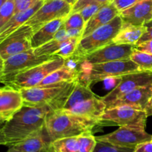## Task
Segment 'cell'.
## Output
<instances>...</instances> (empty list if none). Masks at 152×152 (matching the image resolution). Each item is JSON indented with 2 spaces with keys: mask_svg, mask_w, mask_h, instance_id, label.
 Instances as JSON below:
<instances>
[{
  "mask_svg": "<svg viewBox=\"0 0 152 152\" xmlns=\"http://www.w3.org/2000/svg\"><path fill=\"white\" fill-rule=\"evenodd\" d=\"M145 110H140L129 107H116L107 108L101 116L100 125L128 126L145 130L147 120Z\"/></svg>",
  "mask_w": 152,
  "mask_h": 152,
  "instance_id": "7",
  "label": "cell"
},
{
  "mask_svg": "<svg viewBox=\"0 0 152 152\" xmlns=\"http://www.w3.org/2000/svg\"><path fill=\"white\" fill-rule=\"evenodd\" d=\"M64 25L66 30L78 29L83 31L86 26V22L80 12H76L70 13L67 16L64 22Z\"/></svg>",
  "mask_w": 152,
  "mask_h": 152,
  "instance_id": "28",
  "label": "cell"
},
{
  "mask_svg": "<svg viewBox=\"0 0 152 152\" xmlns=\"http://www.w3.org/2000/svg\"><path fill=\"white\" fill-rule=\"evenodd\" d=\"M23 106V98L19 89L5 85L0 87V122L10 120Z\"/></svg>",
  "mask_w": 152,
  "mask_h": 152,
  "instance_id": "15",
  "label": "cell"
},
{
  "mask_svg": "<svg viewBox=\"0 0 152 152\" xmlns=\"http://www.w3.org/2000/svg\"><path fill=\"white\" fill-rule=\"evenodd\" d=\"M98 125H100L99 120L78 116L60 109L48 114L45 128L51 144L52 142L59 139L92 133L94 128Z\"/></svg>",
  "mask_w": 152,
  "mask_h": 152,
  "instance_id": "2",
  "label": "cell"
},
{
  "mask_svg": "<svg viewBox=\"0 0 152 152\" xmlns=\"http://www.w3.org/2000/svg\"><path fill=\"white\" fill-rule=\"evenodd\" d=\"M42 1H46V0H42Z\"/></svg>",
  "mask_w": 152,
  "mask_h": 152,
  "instance_id": "48",
  "label": "cell"
},
{
  "mask_svg": "<svg viewBox=\"0 0 152 152\" xmlns=\"http://www.w3.org/2000/svg\"><path fill=\"white\" fill-rule=\"evenodd\" d=\"M7 1V0H0V7H1Z\"/></svg>",
  "mask_w": 152,
  "mask_h": 152,
  "instance_id": "46",
  "label": "cell"
},
{
  "mask_svg": "<svg viewBox=\"0 0 152 152\" xmlns=\"http://www.w3.org/2000/svg\"><path fill=\"white\" fill-rule=\"evenodd\" d=\"M143 26L145 27L146 31H145V34L141 37V38L140 39V40L138 41V43H137V45H139L140 43H144V42L148 41V40H152V19L148 21V22H145L143 24ZM136 46V45H135Z\"/></svg>",
  "mask_w": 152,
  "mask_h": 152,
  "instance_id": "36",
  "label": "cell"
},
{
  "mask_svg": "<svg viewBox=\"0 0 152 152\" xmlns=\"http://www.w3.org/2000/svg\"><path fill=\"white\" fill-rule=\"evenodd\" d=\"M15 10L14 1L7 0L0 7V29L7 23L9 19L13 16Z\"/></svg>",
  "mask_w": 152,
  "mask_h": 152,
  "instance_id": "29",
  "label": "cell"
},
{
  "mask_svg": "<svg viewBox=\"0 0 152 152\" xmlns=\"http://www.w3.org/2000/svg\"><path fill=\"white\" fill-rule=\"evenodd\" d=\"M131 59L136 63L142 70L152 72V55L151 54L145 53L134 49Z\"/></svg>",
  "mask_w": 152,
  "mask_h": 152,
  "instance_id": "27",
  "label": "cell"
},
{
  "mask_svg": "<svg viewBox=\"0 0 152 152\" xmlns=\"http://www.w3.org/2000/svg\"><path fill=\"white\" fill-rule=\"evenodd\" d=\"M123 23L135 26L143 25L152 19V0H141L131 7L120 12Z\"/></svg>",
  "mask_w": 152,
  "mask_h": 152,
  "instance_id": "17",
  "label": "cell"
},
{
  "mask_svg": "<svg viewBox=\"0 0 152 152\" xmlns=\"http://www.w3.org/2000/svg\"><path fill=\"white\" fill-rule=\"evenodd\" d=\"M65 1H67V2H68L69 3V4H71V5H74V3L76 2V1H77V0H65Z\"/></svg>",
  "mask_w": 152,
  "mask_h": 152,
  "instance_id": "45",
  "label": "cell"
},
{
  "mask_svg": "<svg viewBox=\"0 0 152 152\" xmlns=\"http://www.w3.org/2000/svg\"><path fill=\"white\" fill-rule=\"evenodd\" d=\"M152 135L145 130L128 126H121L115 131L96 137L97 142H107L119 147L134 148L137 145L151 140Z\"/></svg>",
  "mask_w": 152,
  "mask_h": 152,
  "instance_id": "10",
  "label": "cell"
},
{
  "mask_svg": "<svg viewBox=\"0 0 152 152\" xmlns=\"http://www.w3.org/2000/svg\"><path fill=\"white\" fill-rule=\"evenodd\" d=\"M77 80L50 86L19 89L23 105L37 107L49 106L53 110L63 109Z\"/></svg>",
  "mask_w": 152,
  "mask_h": 152,
  "instance_id": "3",
  "label": "cell"
},
{
  "mask_svg": "<svg viewBox=\"0 0 152 152\" xmlns=\"http://www.w3.org/2000/svg\"><path fill=\"white\" fill-rule=\"evenodd\" d=\"M50 145V141L44 128L11 147L22 152H41L48 148Z\"/></svg>",
  "mask_w": 152,
  "mask_h": 152,
  "instance_id": "21",
  "label": "cell"
},
{
  "mask_svg": "<svg viewBox=\"0 0 152 152\" xmlns=\"http://www.w3.org/2000/svg\"><path fill=\"white\" fill-rule=\"evenodd\" d=\"M66 18L56 19L45 24L34 33L31 38L33 49H37L53 39L58 30L65 22Z\"/></svg>",
  "mask_w": 152,
  "mask_h": 152,
  "instance_id": "23",
  "label": "cell"
},
{
  "mask_svg": "<svg viewBox=\"0 0 152 152\" xmlns=\"http://www.w3.org/2000/svg\"><path fill=\"white\" fill-rule=\"evenodd\" d=\"M71 9L72 5L65 0H46L25 24L30 25L35 32L54 19L66 18Z\"/></svg>",
  "mask_w": 152,
  "mask_h": 152,
  "instance_id": "8",
  "label": "cell"
},
{
  "mask_svg": "<svg viewBox=\"0 0 152 152\" xmlns=\"http://www.w3.org/2000/svg\"><path fill=\"white\" fill-rule=\"evenodd\" d=\"M140 1L141 0H113L112 3L117 7V10L120 12L122 10H126L128 7H131Z\"/></svg>",
  "mask_w": 152,
  "mask_h": 152,
  "instance_id": "35",
  "label": "cell"
},
{
  "mask_svg": "<svg viewBox=\"0 0 152 152\" xmlns=\"http://www.w3.org/2000/svg\"><path fill=\"white\" fill-rule=\"evenodd\" d=\"M1 79H2V72L0 71V83L1 82Z\"/></svg>",
  "mask_w": 152,
  "mask_h": 152,
  "instance_id": "47",
  "label": "cell"
},
{
  "mask_svg": "<svg viewBox=\"0 0 152 152\" xmlns=\"http://www.w3.org/2000/svg\"><path fill=\"white\" fill-rule=\"evenodd\" d=\"M141 70L139 66L131 58L102 63L89 64L87 81L90 83L108 78H119L126 75Z\"/></svg>",
  "mask_w": 152,
  "mask_h": 152,
  "instance_id": "6",
  "label": "cell"
},
{
  "mask_svg": "<svg viewBox=\"0 0 152 152\" xmlns=\"http://www.w3.org/2000/svg\"><path fill=\"white\" fill-rule=\"evenodd\" d=\"M151 141H152V138H151Z\"/></svg>",
  "mask_w": 152,
  "mask_h": 152,
  "instance_id": "49",
  "label": "cell"
},
{
  "mask_svg": "<svg viewBox=\"0 0 152 152\" xmlns=\"http://www.w3.org/2000/svg\"><path fill=\"white\" fill-rule=\"evenodd\" d=\"M95 96L96 95L92 92L88 85L83 84L80 80H77L72 92L70 94L69 97L64 105L63 109L70 110L74 107L76 104Z\"/></svg>",
  "mask_w": 152,
  "mask_h": 152,
  "instance_id": "25",
  "label": "cell"
},
{
  "mask_svg": "<svg viewBox=\"0 0 152 152\" xmlns=\"http://www.w3.org/2000/svg\"><path fill=\"white\" fill-rule=\"evenodd\" d=\"M66 31L68 37H73V38H82L83 37V31L78 29H69L66 30Z\"/></svg>",
  "mask_w": 152,
  "mask_h": 152,
  "instance_id": "39",
  "label": "cell"
},
{
  "mask_svg": "<svg viewBox=\"0 0 152 152\" xmlns=\"http://www.w3.org/2000/svg\"><path fill=\"white\" fill-rule=\"evenodd\" d=\"M120 14V11L112 1L104 4L86 24L83 37L88 36L97 28L106 25Z\"/></svg>",
  "mask_w": 152,
  "mask_h": 152,
  "instance_id": "18",
  "label": "cell"
},
{
  "mask_svg": "<svg viewBox=\"0 0 152 152\" xmlns=\"http://www.w3.org/2000/svg\"><path fill=\"white\" fill-rule=\"evenodd\" d=\"M104 4H90V5L86 6L83 7L82 10H80V13L83 16L84 21L86 22L103 6Z\"/></svg>",
  "mask_w": 152,
  "mask_h": 152,
  "instance_id": "33",
  "label": "cell"
},
{
  "mask_svg": "<svg viewBox=\"0 0 152 152\" xmlns=\"http://www.w3.org/2000/svg\"><path fill=\"white\" fill-rule=\"evenodd\" d=\"M145 113H146L147 116H148H148H152V96H151V99H150L149 101H148L146 107H145Z\"/></svg>",
  "mask_w": 152,
  "mask_h": 152,
  "instance_id": "41",
  "label": "cell"
},
{
  "mask_svg": "<svg viewBox=\"0 0 152 152\" xmlns=\"http://www.w3.org/2000/svg\"><path fill=\"white\" fill-rule=\"evenodd\" d=\"M122 25L123 20L118 15L108 24L97 28L88 36L82 37L71 58L76 63H80L84 57L111 43L121 29Z\"/></svg>",
  "mask_w": 152,
  "mask_h": 152,
  "instance_id": "4",
  "label": "cell"
},
{
  "mask_svg": "<svg viewBox=\"0 0 152 152\" xmlns=\"http://www.w3.org/2000/svg\"><path fill=\"white\" fill-rule=\"evenodd\" d=\"M80 71L77 69L75 66L69 65L65 63V65L61 68L55 70L47 76L38 86H45L50 85L59 84V83H67L77 80L80 77Z\"/></svg>",
  "mask_w": 152,
  "mask_h": 152,
  "instance_id": "22",
  "label": "cell"
},
{
  "mask_svg": "<svg viewBox=\"0 0 152 152\" xmlns=\"http://www.w3.org/2000/svg\"><path fill=\"white\" fill-rule=\"evenodd\" d=\"M43 3H44V1L40 0L31 8L14 13L13 16L9 19L8 22L0 29V42L2 41L5 37L10 35L13 31L25 25L31 19V16L42 5Z\"/></svg>",
  "mask_w": 152,
  "mask_h": 152,
  "instance_id": "20",
  "label": "cell"
},
{
  "mask_svg": "<svg viewBox=\"0 0 152 152\" xmlns=\"http://www.w3.org/2000/svg\"><path fill=\"white\" fill-rule=\"evenodd\" d=\"M134 49V46L132 45L117 44L112 42L110 44L103 46L90 55L84 57L80 63L85 62L88 64H96L129 59Z\"/></svg>",
  "mask_w": 152,
  "mask_h": 152,
  "instance_id": "13",
  "label": "cell"
},
{
  "mask_svg": "<svg viewBox=\"0 0 152 152\" xmlns=\"http://www.w3.org/2000/svg\"><path fill=\"white\" fill-rule=\"evenodd\" d=\"M112 1H113V0H112Z\"/></svg>",
  "mask_w": 152,
  "mask_h": 152,
  "instance_id": "50",
  "label": "cell"
},
{
  "mask_svg": "<svg viewBox=\"0 0 152 152\" xmlns=\"http://www.w3.org/2000/svg\"><path fill=\"white\" fill-rule=\"evenodd\" d=\"M80 40H81V38H72L71 41L68 42L66 45L61 48L58 52H56L55 53V55L61 57L65 60L69 59L75 52L77 45H78Z\"/></svg>",
  "mask_w": 152,
  "mask_h": 152,
  "instance_id": "30",
  "label": "cell"
},
{
  "mask_svg": "<svg viewBox=\"0 0 152 152\" xmlns=\"http://www.w3.org/2000/svg\"><path fill=\"white\" fill-rule=\"evenodd\" d=\"M7 152H22V151H19L16 150V149L13 148L12 147H10L8 148V150H7Z\"/></svg>",
  "mask_w": 152,
  "mask_h": 152,
  "instance_id": "42",
  "label": "cell"
},
{
  "mask_svg": "<svg viewBox=\"0 0 152 152\" xmlns=\"http://www.w3.org/2000/svg\"><path fill=\"white\" fill-rule=\"evenodd\" d=\"M119 79L120 82L109 93L101 98L106 104V107L120 97L132 92L134 89L151 85L152 72L141 70L123 75L119 77Z\"/></svg>",
  "mask_w": 152,
  "mask_h": 152,
  "instance_id": "11",
  "label": "cell"
},
{
  "mask_svg": "<svg viewBox=\"0 0 152 152\" xmlns=\"http://www.w3.org/2000/svg\"><path fill=\"white\" fill-rule=\"evenodd\" d=\"M112 0H77L74 5L72 6V9H71V13H76V12H79L80 10L83 8L84 7L90 4H105L107 3L111 2Z\"/></svg>",
  "mask_w": 152,
  "mask_h": 152,
  "instance_id": "32",
  "label": "cell"
},
{
  "mask_svg": "<svg viewBox=\"0 0 152 152\" xmlns=\"http://www.w3.org/2000/svg\"><path fill=\"white\" fill-rule=\"evenodd\" d=\"M3 125H4V123L0 122V145H6V142H5V139H4V134H3V132H2Z\"/></svg>",
  "mask_w": 152,
  "mask_h": 152,
  "instance_id": "40",
  "label": "cell"
},
{
  "mask_svg": "<svg viewBox=\"0 0 152 152\" xmlns=\"http://www.w3.org/2000/svg\"><path fill=\"white\" fill-rule=\"evenodd\" d=\"M105 110H106V104L103 100L101 98H97L95 96L86 100L83 102L79 103L74 107L67 110L78 116L99 120Z\"/></svg>",
  "mask_w": 152,
  "mask_h": 152,
  "instance_id": "19",
  "label": "cell"
},
{
  "mask_svg": "<svg viewBox=\"0 0 152 152\" xmlns=\"http://www.w3.org/2000/svg\"><path fill=\"white\" fill-rule=\"evenodd\" d=\"M56 55H35L34 49L21 52L4 60L2 69V79L1 83L8 80L18 73L41 64L55 58Z\"/></svg>",
  "mask_w": 152,
  "mask_h": 152,
  "instance_id": "9",
  "label": "cell"
},
{
  "mask_svg": "<svg viewBox=\"0 0 152 152\" xmlns=\"http://www.w3.org/2000/svg\"><path fill=\"white\" fill-rule=\"evenodd\" d=\"M34 33L32 28L25 24L0 42V57L3 61L32 49L31 38Z\"/></svg>",
  "mask_w": 152,
  "mask_h": 152,
  "instance_id": "12",
  "label": "cell"
},
{
  "mask_svg": "<svg viewBox=\"0 0 152 152\" xmlns=\"http://www.w3.org/2000/svg\"><path fill=\"white\" fill-rule=\"evenodd\" d=\"M73 37H66L62 40H52L48 42L45 44L34 49L35 55H53L56 52L59 50L61 48L66 45L68 42L72 40Z\"/></svg>",
  "mask_w": 152,
  "mask_h": 152,
  "instance_id": "26",
  "label": "cell"
},
{
  "mask_svg": "<svg viewBox=\"0 0 152 152\" xmlns=\"http://www.w3.org/2000/svg\"><path fill=\"white\" fill-rule=\"evenodd\" d=\"M145 29L143 25L135 26L130 24L123 23L122 28L113 42L117 44H127L135 46L140 39L145 34Z\"/></svg>",
  "mask_w": 152,
  "mask_h": 152,
  "instance_id": "24",
  "label": "cell"
},
{
  "mask_svg": "<svg viewBox=\"0 0 152 152\" xmlns=\"http://www.w3.org/2000/svg\"><path fill=\"white\" fill-rule=\"evenodd\" d=\"M41 152H54V151H53L52 150L51 148H50V146H49L48 148H47L44 149V150H42V151Z\"/></svg>",
  "mask_w": 152,
  "mask_h": 152,
  "instance_id": "44",
  "label": "cell"
},
{
  "mask_svg": "<svg viewBox=\"0 0 152 152\" xmlns=\"http://www.w3.org/2000/svg\"><path fill=\"white\" fill-rule=\"evenodd\" d=\"M134 148L119 147L107 142H97L94 152H134Z\"/></svg>",
  "mask_w": 152,
  "mask_h": 152,
  "instance_id": "31",
  "label": "cell"
},
{
  "mask_svg": "<svg viewBox=\"0 0 152 152\" xmlns=\"http://www.w3.org/2000/svg\"><path fill=\"white\" fill-rule=\"evenodd\" d=\"M3 64H4V61L2 60V58L0 57V71L2 72L3 69Z\"/></svg>",
  "mask_w": 152,
  "mask_h": 152,
  "instance_id": "43",
  "label": "cell"
},
{
  "mask_svg": "<svg viewBox=\"0 0 152 152\" xmlns=\"http://www.w3.org/2000/svg\"><path fill=\"white\" fill-rule=\"evenodd\" d=\"M134 49L140 51V52L152 55V40L144 42V43H140L139 45H136V46H134Z\"/></svg>",
  "mask_w": 152,
  "mask_h": 152,
  "instance_id": "37",
  "label": "cell"
},
{
  "mask_svg": "<svg viewBox=\"0 0 152 152\" xmlns=\"http://www.w3.org/2000/svg\"><path fill=\"white\" fill-rule=\"evenodd\" d=\"M96 142L92 133H86L56 139L52 142L50 147L54 152H94Z\"/></svg>",
  "mask_w": 152,
  "mask_h": 152,
  "instance_id": "14",
  "label": "cell"
},
{
  "mask_svg": "<svg viewBox=\"0 0 152 152\" xmlns=\"http://www.w3.org/2000/svg\"><path fill=\"white\" fill-rule=\"evenodd\" d=\"M53 109L49 106L22 108L4 124L2 132L6 146L11 147L45 128L46 117Z\"/></svg>",
  "mask_w": 152,
  "mask_h": 152,
  "instance_id": "1",
  "label": "cell"
},
{
  "mask_svg": "<svg viewBox=\"0 0 152 152\" xmlns=\"http://www.w3.org/2000/svg\"><path fill=\"white\" fill-rule=\"evenodd\" d=\"M65 63L66 60L56 55L49 61L18 73L3 83L19 89L34 87L38 86L48 75L63 66Z\"/></svg>",
  "mask_w": 152,
  "mask_h": 152,
  "instance_id": "5",
  "label": "cell"
},
{
  "mask_svg": "<svg viewBox=\"0 0 152 152\" xmlns=\"http://www.w3.org/2000/svg\"><path fill=\"white\" fill-rule=\"evenodd\" d=\"M152 96V84L134 89L110 104L107 108L129 107L140 110H145Z\"/></svg>",
  "mask_w": 152,
  "mask_h": 152,
  "instance_id": "16",
  "label": "cell"
},
{
  "mask_svg": "<svg viewBox=\"0 0 152 152\" xmlns=\"http://www.w3.org/2000/svg\"><path fill=\"white\" fill-rule=\"evenodd\" d=\"M134 152H152V141L150 140L137 145Z\"/></svg>",
  "mask_w": 152,
  "mask_h": 152,
  "instance_id": "38",
  "label": "cell"
},
{
  "mask_svg": "<svg viewBox=\"0 0 152 152\" xmlns=\"http://www.w3.org/2000/svg\"><path fill=\"white\" fill-rule=\"evenodd\" d=\"M14 1V13L28 10L37 4L40 0H13Z\"/></svg>",
  "mask_w": 152,
  "mask_h": 152,
  "instance_id": "34",
  "label": "cell"
}]
</instances>
